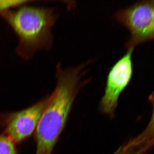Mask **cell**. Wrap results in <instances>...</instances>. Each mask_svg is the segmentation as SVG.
Wrapping results in <instances>:
<instances>
[{
	"instance_id": "52a82bcc",
	"label": "cell",
	"mask_w": 154,
	"mask_h": 154,
	"mask_svg": "<svg viewBox=\"0 0 154 154\" xmlns=\"http://www.w3.org/2000/svg\"><path fill=\"white\" fill-rule=\"evenodd\" d=\"M0 154H19L16 143L4 133L0 134Z\"/></svg>"
},
{
	"instance_id": "7a4b0ae2",
	"label": "cell",
	"mask_w": 154,
	"mask_h": 154,
	"mask_svg": "<svg viewBox=\"0 0 154 154\" xmlns=\"http://www.w3.org/2000/svg\"><path fill=\"white\" fill-rule=\"evenodd\" d=\"M19 6L0 16L13 30L18 38L17 55L22 59H31L38 51L52 47V29L58 14L48 7Z\"/></svg>"
},
{
	"instance_id": "277c9868",
	"label": "cell",
	"mask_w": 154,
	"mask_h": 154,
	"mask_svg": "<svg viewBox=\"0 0 154 154\" xmlns=\"http://www.w3.org/2000/svg\"><path fill=\"white\" fill-rule=\"evenodd\" d=\"M48 96L23 110L0 113V127L4 134L16 143H20L32 135L48 104Z\"/></svg>"
},
{
	"instance_id": "ba28073f",
	"label": "cell",
	"mask_w": 154,
	"mask_h": 154,
	"mask_svg": "<svg viewBox=\"0 0 154 154\" xmlns=\"http://www.w3.org/2000/svg\"><path fill=\"white\" fill-rule=\"evenodd\" d=\"M34 2L26 0H0V16L8 11H11L19 6Z\"/></svg>"
},
{
	"instance_id": "6da1fadb",
	"label": "cell",
	"mask_w": 154,
	"mask_h": 154,
	"mask_svg": "<svg viewBox=\"0 0 154 154\" xmlns=\"http://www.w3.org/2000/svg\"><path fill=\"white\" fill-rule=\"evenodd\" d=\"M89 62L74 67H56V85L48 96L46 108L35 131L36 154H52L65 126L77 94L87 80L83 81Z\"/></svg>"
},
{
	"instance_id": "8992f818",
	"label": "cell",
	"mask_w": 154,
	"mask_h": 154,
	"mask_svg": "<svg viewBox=\"0 0 154 154\" xmlns=\"http://www.w3.org/2000/svg\"><path fill=\"white\" fill-rule=\"evenodd\" d=\"M149 100L152 110L149 122L142 132L131 139L134 145L145 154L154 146V91L149 96Z\"/></svg>"
},
{
	"instance_id": "3957f363",
	"label": "cell",
	"mask_w": 154,
	"mask_h": 154,
	"mask_svg": "<svg viewBox=\"0 0 154 154\" xmlns=\"http://www.w3.org/2000/svg\"><path fill=\"white\" fill-rule=\"evenodd\" d=\"M113 18L129 31L126 49L154 41V1H139L116 11Z\"/></svg>"
},
{
	"instance_id": "5b68a950",
	"label": "cell",
	"mask_w": 154,
	"mask_h": 154,
	"mask_svg": "<svg viewBox=\"0 0 154 154\" xmlns=\"http://www.w3.org/2000/svg\"><path fill=\"white\" fill-rule=\"evenodd\" d=\"M134 49L127 52L110 69L107 75L105 93L100 102L103 113L113 115L118 104L119 96L129 85L134 72L132 54Z\"/></svg>"
}]
</instances>
